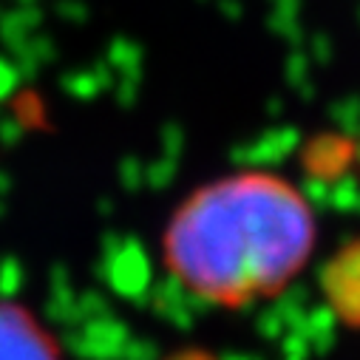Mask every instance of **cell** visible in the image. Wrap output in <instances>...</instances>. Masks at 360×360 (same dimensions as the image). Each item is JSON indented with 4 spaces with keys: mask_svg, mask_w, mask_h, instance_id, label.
<instances>
[{
    "mask_svg": "<svg viewBox=\"0 0 360 360\" xmlns=\"http://www.w3.org/2000/svg\"><path fill=\"white\" fill-rule=\"evenodd\" d=\"M0 360H63L54 335L18 301H0Z\"/></svg>",
    "mask_w": 360,
    "mask_h": 360,
    "instance_id": "7a4b0ae2",
    "label": "cell"
},
{
    "mask_svg": "<svg viewBox=\"0 0 360 360\" xmlns=\"http://www.w3.org/2000/svg\"><path fill=\"white\" fill-rule=\"evenodd\" d=\"M318 221L290 179L241 170L196 188L162 236L167 273L191 295L241 309L284 292L312 258Z\"/></svg>",
    "mask_w": 360,
    "mask_h": 360,
    "instance_id": "6da1fadb",
    "label": "cell"
},
{
    "mask_svg": "<svg viewBox=\"0 0 360 360\" xmlns=\"http://www.w3.org/2000/svg\"><path fill=\"white\" fill-rule=\"evenodd\" d=\"M321 287L338 321L360 332V238H352L326 261Z\"/></svg>",
    "mask_w": 360,
    "mask_h": 360,
    "instance_id": "3957f363",
    "label": "cell"
}]
</instances>
